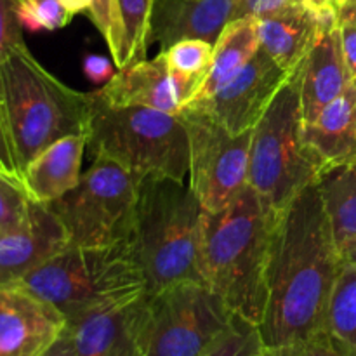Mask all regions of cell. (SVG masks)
Here are the masks:
<instances>
[{
  "instance_id": "1",
  "label": "cell",
  "mask_w": 356,
  "mask_h": 356,
  "mask_svg": "<svg viewBox=\"0 0 356 356\" xmlns=\"http://www.w3.org/2000/svg\"><path fill=\"white\" fill-rule=\"evenodd\" d=\"M343 261L316 184L275 218L259 336L266 350L291 346L325 330L327 305Z\"/></svg>"
},
{
  "instance_id": "2",
  "label": "cell",
  "mask_w": 356,
  "mask_h": 356,
  "mask_svg": "<svg viewBox=\"0 0 356 356\" xmlns=\"http://www.w3.org/2000/svg\"><path fill=\"white\" fill-rule=\"evenodd\" d=\"M277 212L247 186L218 212L202 211L198 257L204 284L238 318L259 327Z\"/></svg>"
},
{
  "instance_id": "3",
  "label": "cell",
  "mask_w": 356,
  "mask_h": 356,
  "mask_svg": "<svg viewBox=\"0 0 356 356\" xmlns=\"http://www.w3.org/2000/svg\"><path fill=\"white\" fill-rule=\"evenodd\" d=\"M202 205L186 181L146 176L138 181L131 243L149 294L202 282L198 242Z\"/></svg>"
},
{
  "instance_id": "4",
  "label": "cell",
  "mask_w": 356,
  "mask_h": 356,
  "mask_svg": "<svg viewBox=\"0 0 356 356\" xmlns=\"http://www.w3.org/2000/svg\"><path fill=\"white\" fill-rule=\"evenodd\" d=\"M0 110L23 176L24 167L49 145L86 134L89 94L63 83L24 44L0 65Z\"/></svg>"
},
{
  "instance_id": "5",
  "label": "cell",
  "mask_w": 356,
  "mask_h": 356,
  "mask_svg": "<svg viewBox=\"0 0 356 356\" xmlns=\"http://www.w3.org/2000/svg\"><path fill=\"white\" fill-rule=\"evenodd\" d=\"M89 94L87 149L110 159L136 177L167 176L186 181L190 139L181 115L141 106H113Z\"/></svg>"
},
{
  "instance_id": "6",
  "label": "cell",
  "mask_w": 356,
  "mask_h": 356,
  "mask_svg": "<svg viewBox=\"0 0 356 356\" xmlns=\"http://www.w3.org/2000/svg\"><path fill=\"white\" fill-rule=\"evenodd\" d=\"M17 285L54 306L70 322L146 291V278L129 238L103 247H65Z\"/></svg>"
},
{
  "instance_id": "7",
  "label": "cell",
  "mask_w": 356,
  "mask_h": 356,
  "mask_svg": "<svg viewBox=\"0 0 356 356\" xmlns=\"http://www.w3.org/2000/svg\"><path fill=\"white\" fill-rule=\"evenodd\" d=\"M302 125L299 66L252 129L250 139L249 186L275 212L315 183L320 174L305 143Z\"/></svg>"
},
{
  "instance_id": "8",
  "label": "cell",
  "mask_w": 356,
  "mask_h": 356,
  "mask_svg": "<svg viewBox=\"0 0 356 356\" xmlns=\"http://www.w3.org/2000/svg\"><path fill=\"white\" fill-rule=\"evenodd\" d=\"M136 198V177L99 156L72 191L47 205L65 226L70 245L103 247L131 238Z\"/></svg>"
},
{
  "instance_id": "9",
  "label": "cell",
  "mask_w": 356,
  "mask_h": 356,
  "mask_svg": "<svg viewBox=\"0 0 356 356\" xmlns=\"http://www.w3.org/2000/svg\"><path fill=\"white\" fill-rule=\"evenodd\" d=\"M236 315L202 282L149 294L145 356H207L235 325Z\"/></svg>"
},
{
  "instance_id": "10",
  "label": "cell",
  "mask_w": 356,
  "mask_h": 356,
  "mask_svg": "<svg viewBox=\"0 0 356 356\" xmlns=\"http://www.w3.org/2000/svg\"><path fill=\"white\" fill-rule=\"evenodd\" d=\"M179 115L190 139L188 184L204 211H221L249 186L252 131L232 134L195 108H183Z\"/></svg>"
},
{
  "instance_id": "11",
  "label": "cell",
  "mask_w": 356,
  "mask_h": 356,
  "mask_svg": "<svg viewBox=\"0 0 356 356\" xmlns=\"http://www.w3.org/2000/svg\"><path fill=\"white\" fill-rule=\"evenodd\" d=\"M291 73L259 47L254 58L207 99L188 104L218 122L232 134L252 131ZM183 110V108H181Z\"/></svg>"
},
{
  "instance_id": "12",
  "label": "cell",
  "mask_w": 356,
  "mask_h": 356,
  "mask_svg": "<svg viewBox=\"0 0 356 356\" xmlns=\"http://www.w3.org/2000/svg\"><path fill=\"white\" fill-rule=\"evenodd\" d=\"M149 292L94 308L68 322L76 356H145Z\"/></svg>"
},
{
  "instance_id": "13",
  "label": "cell",
  "mask_w": 356,
  "mask_h": 356,
  "mask_svg": "<svg viewBox=\"0 0 356 356\" xmlns=\"http://www.w3.org/2000/svg\"><path fill=\"white\" fill-rule=\"evenodd\" d=\"M61 312L21 285H0V356H42L66 330Z\"/></svg>"
},
{
  "instance_id": "14",
  "label": "cell",
  "mask_w": 356,
  "mask_h": 356,
  "mask_svg": "<svg viewBox=\"0 0 356 356\" xmlns=\"http://www.w3.org/2000/svg\"><path fill=\"white\" fill-rule=\"evenodd\" d=\"M68 245V233L54 211L31 200L17 225L0 229V285L17 284Z\"/></svg>"
},
{
  "instance_id": "15",
  "label": "cell",
  "mask_w": 356,
  "mask_h": 356,
  "mask_svg": "<svg viewBox=\"0 0 356 356\" xmlns=\"http://www.w3.org/2000/svg\"><path fill=\"white\" fill-rule=\"evenodd\" d=\"M353 82L344 61L337 13L322 14V28L301 65L302 120L309 122Z\"/></svg>"
},
{
  "instance_id": "16",
  "label": "cell",
  "mask_w": 356,
  "mask_h": 356,
  "mask_svg": "<svg viewBox=\"0 0 356 356\" xmlns=\"http://www.w3.org/2000/svg\"><path fill=\"white\" fill-rule=\"evenodd\" d=\"M235 0H155L149 19L148 47L165 52L181 40H207L216 44L232 21Z\"/></svg>"
},
{
  "instance_id": "17",
  "label": "cell",
  "mask_w": 356,
  "mask_h": 356,
  "mask_svg": "<svg viewBox=\"0 0 356 356\" xmlns=\"http://www.w3.org/2000/svg\"><path fill=\"white\" fill-rule=\"evenodd\" d=\"M302 132L320 172L356 159V80L313 120L305 122Z\"/></svg>"
},
{
  "instance_id": "18",
  "label": "cell",
  "mask_w": 356,
  "mask_h": 356,
  "mask_svg": "<svg viewBox=\"0 0 356 356\" xmlns=\"http://www.w3.org/2000/svg\"><path fill=\"white\" fill-rule=\"evenodd\" d=\"M96 94L113 106L153 108L172 115L181 111L162 52L120 68Z\"/></svg>"
},
{
  "instance_id": "19",
  "label": "cell",
  "mask_w": 356,
  "mask_h": 356,
  "mask_svg": "<svg viewBox=\"0 0 356 356\" xmlns=\"http://www.w3.org/2000/svg\"><path fill=\"white\" fill-rule=\"evenodd\" d=\"M86 134H72L42 149L23 170L24 188L33 202L52 204L72 191L82 177Z\"/></svg>"
},
{
  "instance_id": "20",
  "label": "cell",
  "mask_w": 356,
  "mask_h": 356,
  "mask_svg": "<svg viewBox=\"0 0 356 356\" xmlns=\"http://www.w3.org/2000/svg\"><path fill=\"white\" fill-rule=\"evenodd\" d=\"M320 28L322 14L308 6H298L257 19L261 49L289 73L302 65L318 37Z\"/></svg>"
},
{
  "instance_id": "21",
  "label": "cell",
  "mask_w": 356,
  "mask_h": 356,
  "mask_svg": "<svg viewBox=\"0 0 356 356\" xmlns=\"http://www.w3.org/2000/svg\"><path fill=\"white\" fill-rule=\"evenodd\" d=\"M259 47L261 44L256 19L243 17V19L229 21L214 44L207 76H205L197 96L188 104L207 99L216 90L221 89L254 58Z\"/></svg>"
},
{
  "instance_id": "22",
  "label": "cell",
  "mask_w": 356,
  "mask_h": 356,
  "mask_svg": "<svg viewBox=\"0 0 356 356\" xmlns=\"http://www.w3.org/2000/svg\"><path fill=\"white\" fill-rule=\"evenodd\" d=\"M334 240L343 249L356 240V159L322 170L315 181Z\"/></svg>"
},
{
  "instance_id": "23",
  "label": "cell",
  "mask_w": 356,
  "mask_h": 356,
  "mask_svg": "<svg viewBox=\"0 0 356 356\" xmlns=\"http://www.w3.org/2000/svg\"><path fill=\"white\" fill-rule=\"evenodd\" d=\"M153 6L155 0H113L106 44L118 70L146 59Z\"/></svg>"
},
{
  "instance_id": "24",
  "label": "cell",
  "mask_w": 356,
  "mask_h": 356,
  "mask_svg": "<svg viewBox=\"0 0 356 356\" xmlns=\"http://www.w3.org/2000/svg\"><path fill=\"white\" fill-rule=\"evenodd\" d=\"M214 44L207 40H181L162 52L174 92L181 108L186 106L200 90L211 68Z\"/></svg>"
},
{
  "instance_id": "25",
  "label": "cell",
  "mask_w": 356,
  "mask_h": 356,
  "mask_svg": "<svg viewBox=\"0 0 356 356\" xmlns=\"http://www.w3.org/2000/svg\"><path fill=\"white\" fill-rule=\"evenodd\" d=\"M325 330L356 353V266L343 264L327 305Z\"/></svg>"
},
{
  "instance_id": "26",
  "label": "cell",
  "mask_w": 356,
  "mask_h": 356,
  "mask_svg": "<svg viewBox=\"0 0 356 356\" xmlns=\"http://www.w3.org/2000/svg\"><path fill=\"white\" fill-rule=\"evenodd\" d=\"M16 13L23 30L54 31L72 21V14L59 0H16Z\"/></svg>"
},
{
  "instance_id": "27",
  "label": "cell",
  "mask_w": 356,
  "mask_h": 356,
  "mask_svg": "<svg viewBox=\"0 0 356 356\" xmlns=\"http://www.w3.org/2000/svg\"><path fill=\"white\" fill-rule=\"evenodd\" d=\"M207 356H266L256 325L236 316L235 325Z\"/></svg>"
},
{
  "instance_id": "28",
  "label": "cell",
  "mask_w": 356,
  "mask_h": 356,
  "mask_svg": "<svg viewBox=\"0 0 356 356\" xmlns=\"http://www.w3.org/2000/svg\"><path fill=\"white\" fill-rule=\"evenodd\" d=\"M30 202L23 179L0 170V229L17 225L26 214Z\"/></svg>"
},
{
  "instance_id": "29",
  "label": "cell",
  "mask_w": 356,
  "mask_h": 356,
  "mask_svg": "<svg viewBox=\"0 0 356 356\" xmlns=\"http://www.w3.org/2000/svg\"><path fill=\"white\" fill-rule=\"evenodd\" d=\"M266 356H356V353L323 330L301 343L277 348V350H266Z\"/></svg>"
},
{
  "instance_id": "30",
  "label": "cell",
  "mask_w": 356,
  "mask_h": 356,
  "mask_svg": "<svg viewBox=\"0 0 356 356\" xmlns=\"http://www.w3.org/2000/svg\"><path fill=\"white\" fill-rule=\"evenodd\" d=\"M21 45L23 26L17 19L16 0H0V65Z\"/></svg>"
},
{
  "instance_id": "31",
  "label": "cell",
  "mask_w": 356,
  "mask_h": 356,
  "mask_svg": "<svg viewBox=\"0 0 356 356\" xmlns=\"http://www.w3.org/2000/svg\"><path fill=\"white\" fill-rule=\"evenodd\" d=\"M298 6H306L302 0H235L233 9V19H263V17L273 16V14L284 13V10L294 9Z\"/></svg>"
},
{
  "instance_id": "32",
  "label": "cell",
  "mask_w": 356,
  "mask_h": 356,
  "mask_svg": "<svg viewBox=\"0 0 356 356\" xmlns=\"http://www.w3.org/2000/svg\"><path fill=\"white\" fill-rule=\"evenodd\" d=\"M82 72L89 82L103 87L117 75L118 68L117 65H115V61H110V59L104 58V56L89 54L83 58Z\"/></svg>"
},
{
  "instance_id": "33",
  "label": "cell",
  "mask_w": 356,
  "mask_h": 356,
  "mask_svg": "<svg viewBox=\"0 0 356 356\" xmlns=\"http://www.w3.org/2000/svg\"><path fill=\"white\" fill-rule=\"evenodd\" d=\"M337 21H339L341 45H343L344 61H346L351 80H356V17H337Z\"/></svg>"
},
{
  "instance_id": "34",
  "label": "cell",
  "mask_w": 356,
  "mask_h": 356,
  "mask_svg": "<svg viewBox=\"0 0 356 356\" xmlns=\"http://www.w3.org/2000/svg\"><path fill=\"white\" fill-rule=\"evenodd\" d=\"M0 165L7 174L21 177L19 163H17L16 153H14L13 141H10L9 131H7L6 120H3L2 110H0Z\"/></svg>"
},
{
  "instance_id": "35",
  "label": "cell",
  "mask_w": 356,
  "mask_h": 356,
  "mask_svg": "<svg viewBox=\"0 0 356 356\" xmlns=\"http://www.w3.org/2000/svg\"><path fill=\"white\" fill-rule=\"evenodd\" d=\"M111 13H113V0H92L89 9V17L96 24L97 31L106 40L111 28Z\"/></svg>"
},
{
  "instance_id": "36",
  "label": "cell",
  "mask_w": 356,
  "mask_h": 356,
  "mask_svg": "<svg viewBox=\"0 0 356 356\" xmlns=\"http://www.w3.org/2000/svg\"><path fill=\"white\" fill-rule=\"evenodd\" d=\"M42 356H76L75 346H73L72 336L68 332V325H66V330L58 337L54 344L49 348Z\"/></svg>"
},
{
  "instance_id": "37",
  "label": "cell",
  "mask_w": 356,
  "mask_h": 356,
  "mask_svg": "<svg viewBox=\"0 0 356 356\" xmlns=\"http://www.w3.org/2000/svg\"><path fill=\"white\" fill-rule=\"evenodd\" d=\"M302 2L318 14L337 13V0H302Z\"/></svg>"
},
{
  "instance_id": "38",
  "label": "cell",
  "mask_w": 356,
  "mask_h": 356,
  "mask_svg": "<svg viewBox=\"0 0 356 356\" xmlns=\"http://www.w3.org/2000/svg\"><path fill=\"white\" fill-rule=\"evenodd\" d=\"M59 3H61V6L72 14V16H75V14L79 13L89 14L90 6H92V0H59Z\"/></svg>"
},
{
  "instance_id": "39",
  "label": "cell",
  "mask_w": 356,
  "mask_h": 356,
  "mask_svg": "<svg viewBox=\"0 0 356 356\" xmlns=\"http://www.w3.org/2000/svg\"><path fill=\"white\" fill-rule=\"evenodd\" d=\"M339 254H341V261H343V264L356 266V240L346 243L343 249H339Z\"/></svg>"
},
{
  "instance_id": "40",
  "label": "cell",
  "mask_w": 356,
  "mask_h": 356,
  "mask_svg": "<svg viewBox=\"0 0 356 356\" xmlns=\"http://www.w3.org/2000/svg\"><path fill=\"white\" fill-rule=\"evenodd\" d=\"M346 16H355L356 17V0H348L346 3L337 9V17H346Z\"/></svg>"
},
{
  "instance_id": "41",
  "label": "cell",
  "mask_w": 356,
  "mask_h": 356,
  "mask_svg": "<svg viewBox=\"0 0 356 356\" xmlns=\"http://www.w3.org/2000/svg\"><path fill=\"white\" fill-rule=\"evenodd\" d=\"M0 170H3V169H2V165H0ZM3 172H6V170H3Z\"/></svg>"
}]
</instances>
